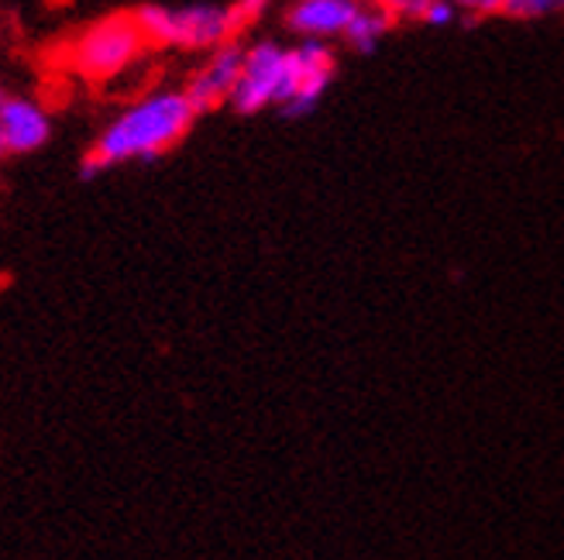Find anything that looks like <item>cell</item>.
I'll use <instances>...</instances> for the list:
<instances>
[{"label": "cell", "instance_id": "6da1fadb", "mask_svg": "<svg viewBox=\"0 0 564 560\" xmlns=\"http://www.w3.org/2000/svg\"><path fill=\"white\" fill-rule=\"evenodd\" d=\"M196 110L183 90H152L110 121L83 158V179L128 162H155L189 134Z\"/></svg>", "mask_w": 564, "mask_h": 560}, {"label": "cell", "instance_id": "7a4b0ae2", "mask_svg": "<svg viewBox=\"0 0 564 560\" xmlns=\"http://www.w3.org/2000/svg\"><path fill=\"white\" fill-rule=\"evenodd\" d=\"M149 48L176 52H214L228 42H238L241 24L231 4H141L131 11Z\"/></svg>", "mask_w": 564, "mask_h": 560}, {"label": "cell", "instance_id": "3957f363", "mask_svg": "<svg viewBox=\"0 0 564 560\" xmlns=\"http://www.w3.org/2000/svg\"><path fill=\"white\" fill-rule=\"evenodd\" d=\"M149 42L134 14H107L90 21L63 48V63L87 83H110L145 59Z\"/></svg>", "mask_w": 564, "mask_h": 560}, {"label": "cell", "instance_id": "277c9868", "mask_svg": "<svg viewBox=\"0 0 564 560\" xmlns=\"http://www.w3.org/2000/svg\"><path fill=\"white\" fill-rule=\"evenodd\" d=\"M286 69H290V48L272 39L245 45L241 76L231 97L238 114H262L269 107L282 103L286 94Z\"/></svg>", "mask_w": 564, "mask_h": 560}, {"label": "cell", "instance_id": "5b68a950", "mask_svg": "<svg viewBox=\"0 0 564 560\" xmlns=\"http://www.w3.org/2000/svg\"><path fill=\"white\" fill-rule=\"evenodd\" d=\"M337 59L327 42H300L290 48V69H286V94H282L279 110L286 118L310 114L321 97L327 94L334 79Z\"/></svg>", "mask_w": 564, "mask_h": 560}, {"label": "cell", "instance_id": "8992f818", "mask_svg": "<svg viewBox=\"0 0 564 560\" xmlns=\"http://www.w3.org/2000/svg\"><path fill=\"white\" fill-rule=\"evenodd\" d=\"M241 59H245V45L228 42L214 52H207V59L196 66L186 79V100L196 110V118L210 114V110L231 103L235 87H238V76H241Z\"/></svg>", "mask_w": 564, "mask_h": 560}, {"label": "cell", "instance_id": "52a82bcc", "mask_svg": "<svg viewBox=\"0 0 564 560\" xmlns=\"http://www.w3.org/2000/svg\"><path fill=\"white\" fill-rule=\"evenodd\" d=\"M52 134L48 110L32 97H8L0 110V145L4 155H28L39 152Z\"/></svg>", "mask_w": 564, "mask_h": 560}, {"label": "cell", "instance_id": "ba28073f", "mask_svg": "<svg viewBox=\"0 0 564 560\" xmlns=\"http://www.w3.org/2000/svg\"><path fill=\"white\" fill-rule=\"evenodd\" d=\"M358 8L361 4H355V0H293L286 11V28L300 35V42L345 39Z\"/></svg>", "mask_w": 564, "mask_h": 560}, {"label": "cell", "instance_id": "9c48e42d", "mask_svg": "<svg viewBox=\"0 0 564 560\" xmlns=\"http://www.w3.org/2000/svg\"><path fill=\"white\" fill-rule=\"evenodd\" d=\"M389 28L392 21L376 8V4H361L348 24V32H345V42L355 48V52H376V45L389 35Z\"/></svg>", "mask_w": 564, "mask_h": 560}, {"label": "cell", "instance_id": "30bf717a", "mask_svg": "<svg viewBox=\"0 0 564 560\" xmlns=\"http://www.w3.org/2000/svg\"><path fill=\"white\" fill-rule=\"evenodd\" d=\"M557 11H564V0H506V8H502V14H510L517 21H538Z\"/></svg>", "mask_w": 564, "mask_h": 560}, {"label": "cell", "instance_id": "8fae6325", "mask_svg": "<svg viewBox=\"0 0 564 560\" xmlns=\"http://www.w3.org/2000/svg\"><path fill=\"white\" fill-rule=\"evenodd\" d=\"M369 4H376L392 24H397V21H416L420 24L431 0H369Z\"/></svg>", "mask_w": 564, "mask_h": 560}, {"label": "cell", "instance_id": "7c38bea8", "mask_svg": "<svg viewBox=\"0 0 564 560\" xmlns=\"http://www.w3.org/2000/svg\"><path fill=\"white\" fill-rule=\"evenodd\" d=\"M269 4H272V0H235L231 11H235V18H238V24H241V32H245L248 24H259V21L265 18Z\"/></svg>", "mask_w": 564, "mask_h": 560}, {"label": "cell", "instance_id": "4fadbf2b", "mask_svg": "<svg viewBox=\"0 0 564 560\" xmlns=\"http://www.w3.org/2000/svg\"><path fill=\"white\" fill-rule=\"evenodd\" d=\"M447 4H455L458 14H468V18H486V14H502L506 0H447Z\"/></svg>", "mask_w": 564, "mask_h": 560}, {"label": "cell", "instance_id": "5bb4252c", "mask_svg": "<svg viewBox=\"0 0 564 560\" xmlns=\"http://www.w3.org/2000/svg\"><path fill=\"white\" fill-rule=\"evenodd\" d=\"M458 11L455 4H447V0H431L427 11H423V21L420 24H431V28H447V24H455Z\"/></svg>", "mask_w": 564, "mask_h": 560}, {"label": "cell", "instance_id": "9a60e30c", "mask_svg": "<svg viewBox=\"0 0 564 560\" xmlns=\"http://www.w3.org/2000/svg\"><path fill=\"white\" fill-rule=\"evenodd\" d=\"M4 100H8V97H4V90H0V110H4Z\"/></svg>", "mask_w": 564, "mask_h": 560}, {"label": "cell", "instance_id": "2e32d148", "mask_svg": "<svg viewBox=\"0 0 564 560\" xmlns=\"http://www.w3.org/2000/svg\"><path fill=\"white\" fill-rule=\"evenodd\" d=\"M0 155H4V145H0Z\"/></svg>", "mask_w": 564, "mask_h": 560}, {"label": "cell", "instance_id": "e0dca14e", "mask_svg": "<svg viewBox=\"0 0 564 560\" xmlns=\"http://www.w3.org/2000/svg\"><path fill=\"white\" fill-rule=\"evenodd\" d=\"M355 4H365V0H355Z\"/></svg>", "mask_w": 564, "mask_h": 560}]
</instances>
